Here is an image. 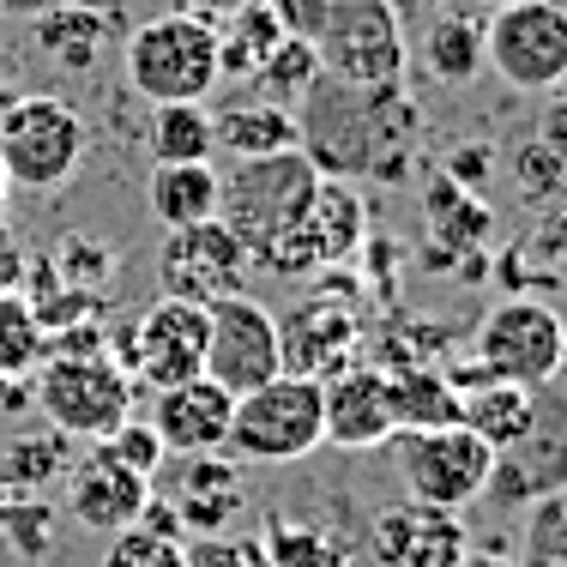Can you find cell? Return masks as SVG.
I'll list each match as a JSON object with an SVG mask.
<instances>
[{"label":"cell","mask_w":567,"mask_h":567,"mask_svg":"<svg viewBox=\"0 0 567 567\" xmlns=\"http://www.w3.org/2000/svg\"><path fill=\"white\" fill-rule=\"evenodd\" d=\"M296 152L320 175L339 182H404L423 140V115H416L404 85H344V79L320 73L296 103Z\"/></svg>","instance_id":"obj_1"},{"label":"cell","mask_w":567,"mask_h":567,"mask_svg":"<svg viewBox=\"0 0 567 567\" xmlns=\"http://www.w3.org/2000/svg\"><path fill=\"white\" fill-rule=\"evenodd\" d=\"M320 187V169L302 152L248 157L218 182V218L248 248V266L272 278H315L320 254L308 236V199Z\"/></svg>","instance_id":"obj_2"},{"label":"cell","mask_w":567,"mask_h":567,"mask_svg":"<svg viewBox=\"0 0 567 567\" xmlns=\"http://www.w3.org/2000/svg\"><path fill=\"white\" fill-rule=\"evenodd\" d=\"M121 66L127 91L140 103H206L224 85L218 73V24L206 12L169 7L157 19H140L121 37Z\"/></svg>","instance_id":"obj_3"},{"label":"cell","mask_w":567,"mask_h":567,"mask_svg":"<svg viewBox=\"0 0 567 567\" xmlns=\"http://www.w3.org/2000/svg\"><path fill=\"white\" fill-rule=\"evenodd\" d=\"M85 115L55 91H7L0 97V169L12 194H55L85 169Z\"/></svg>","instance_id":"obj_4"},{"label":"cell","mask_w":567,"mask_h":567,"mask_svg":"<svg viewBox=\"0 0 567 567\" xmlns=\"http://www.w3.org/2000/svg\"><path fill=\"white\" fill-rule=\"evenodd\" d=\"M567 369V327L544 296H502L489 315L477 320L465 344V362H453L447 381L465 386L477 374L489 381H519V386H544Z\"/></svg>","instance_id":"obj_5"},{"label":"cell","mask_w":567,"mask_h":567,"mask_svg":"<svg viewBox=\"0 0 567 567\" xmlns=\"http://www.w3.org/2000/svg\"><path fill=\"white\" fill-rule=\"evenodd\" d=\"M133 386L140 381L115 362V350L43 357L31 369V404L66 441H110L115 429L133 416Z\"/></svg>","instance_id":"obj_6"},{"label":"cell","mask_w":567,"mask_h":567,"mask_svg":"<svg viewBox=\"0 0 567 567\" xmlns=\"http://www.w3.org/2000/svg\"><path fill=\"white\" fill-rule=\"evenodd\" d=\"M327 447V404H320V381L308 374H272L266 386L236 399L229 416V458H248V465H296V458Z\"/></svg>","instance_id":"obj_7"},{"label":"cell","mask_w":567,"mask_h":567,"mask_svg":"<svg viewBox=\"0 0 567 567\" xmlns=\"http://www.w3.org/2000/svg\"><path fill=\"white\" fill-rule=\"evenodd\" d=\"M308 43L320 73L344 85H404L411 73V31L386 0H327Z\"/></svg>","instance_id":"obj_8"},{"label":"cell","mask_w":567,"mask_h":567,"mask_svg":"<svg viewBox=\"0 0 567 567\" xmlns=\"http://www.w3.org/2000/svg\"><path fill=\"white\" fill-rule=\"evenodd\" d=\"M386 453H393V471H399V483H404V495H411V502L465 513V507L483 502V489H489L495 447H483L465 423L393 429Z\"/></svg>","instance_id":"obj_9"},{"label":"cell","mask_w":567,"mask_h":567,"mask_svg":"<svg viewBox=\"0 0 567 567\" xmlns=\"http://www.w3.org/2000/svg\"><path fill=\"white\" fill-rule=\"evenodd\" d=\"M489 73L513 97H556L567 85V0H513L489 12Z\"/></svg>","instance_id":"obj_10"},{"label":"cell","mask_w":567,"mask_h":567,"mask_svg":"<svg viewBox=\"0 0 567 567\" xmlns=\"http://www.w3.org/2000/svg\"><path fill=\"white\" fill-rule=\"evenodd\" d=\"M556 489H567V369L537 386L532 423H525V435L513 447L495 453L483 502L502 513H525Z\"/></svg>","instance_id":"obj_11"},{"label":"cell","mask_w":567,"mask_h":567,"mask_svg":"<svg viewBox=\"0 0 567 567\" xmlns=\"http://www.w3.org/2000/svg\"><path fill=\"white\" fill-rule=\"evenodd\" d=\"M315 278H320L315 290H302V302L278 320V344H284V369L290 374L327 381L362 344V284L332 278V272H315Z\"/></svg>","instance_id":"obj_12"},{"label":"cell","mask_w":567,"mask_h":567,"mask_svg":"<svg viewBox=\"0 0 567 567\" xmlns=\"http://www.w3.org/2000/svg\"><path fill=\"white\" fill-rule=\"evenodd\" d=\"M206 374L236 399L284 374L278 315L254 290H229L206 308Z\"/></svg>","instance_id":"obj_13"},{"label":"cell","mask_w":567,"mask_h":567,"mask_svg":"<svg viewBox=\"0 0 567 567\" xmlns=\"http://www.w3.org/2000/svg\"><path fill=\"white\" fill-rule=\"evenodd\" d=\"M115 362L133 381L152 386V393L206 374V308L182 302V296H157L140 320L121 327V357Z\"/></svg>","instance_id":"obj_14"},{"label":"cell","mask_w":567,"mask_h":567,"mask_svg":"<svg viewBox=\"0 0 567 567\" xmlns=\"http://www.w3.org/2000/svg\"><path fill=\"white\" fill-rule=\"evenodd\" d=\"M157 290L212 308L229 290H248V248L229 236L224 218L169 229L164 248H157Z\"/></svg>","instance_id":"obj_15"},{"label":"cell","mask_w":567,"mask_h":567,"mask_svg":"<svg viewBox=\"0 0 567 567\" xmlns=\"http://www.w3.org/2000/svg\"><path fill=\"white\" fill-rule=\"evenodd\" d=\"M152 495L182 519L187 537H212L229 532L236 513L248 507V477L229 453H169L164 471L152 477Z\"/></svg>","instance_id":"obj_16"},{"label":"cell","mask_w":567,"mask_h":567,"mask_svg":"<svg viewBox=\"0 0 567 567\" xmlns=\"http://www.w3.org/2000/svg\"><path fill=\"white\" fill-rule=\"evenodd\" d=\"M471 549L465 519L447 507H429L404 495L399 507H381L369 525V556L374 567H453Z\"/></svg>","instance_id":"obj_17"},{"label":"cell","mask_w":567,"mask_h":567,"mask_svg":"<svg viewBox=\"0 0 567 567\" xmlns=\"http://www.w3.org/2000/svg\"><path fill=\"white\" fill-rule=\"evenodd\" d=\"M320 404H327V447H339V453H374L399 429L381 362H344L339 374H327L320 381Z\"/></svg>","instance_id":"obj_18"},{"label":"cell","mask_w":567,"mask_h":567,"mask_svg":"<svg viewBox=\"0 0 567 567\" xmlns=\"http://www.w3.org/2000/svg\"><path fill=\"white\" fill-rule=\"evenodd\" d=\"M145 502H152V477H140L133 465L91 441V453H79L66 465V513H73L85 532H121V525H140Z\"/></svg>","instance_id":"obj_19"},{"label":"cell","mask_w":567,"mask_h":567,"mask_svg":"<svg viewBox=\"0 0 567 567\" xmlns=\"http://www.w3.org/2000/svg\"><path fill=\"white\" fill-rule=\"evenodd\" d=\"M483 43H489V12L477 0H435L416 19V66L435 85H471L489 73Z\"/></svg>","instance_id":"obj_20"},{"label":"cell","mask_w":567,"mask_h":567,"mask_svg":"<svg viewBox=\"0 0 567 567\" xmlns=\"http://www.w3.org/2000/svg\"><path fill=\"white\" fill-rule=\"evenodd\" d=\"M229 416H236V393H224L212 374H194V381L157 386L145 423L157 429V441L169 453H224Z\"/></svg>","instance_id":"obj_21"},{"label":"cell","mask_w":567,"mask_h":567,"mask_svg":"<svg viewBox=\"0 0 567 567\" xmlns=\"http://www.w3.org/2000/svg\"><path fill=\"white\" fill-rule=\"evenodd\" d=\"M296 140H302V133H296V110H284L272 97H254V91L212 115V145H218L224 157H236V164L296 152Z\"/></svg>","instance_id":"obj_22"},{"label":"cell","mask_w":567,"mask_h":567,"mask_svg":"<svg viewBox=\"0 0 567 567\" xmlns=\"http://www.w3.org/2000/svg\"><path fill=\"white\" fill-rule=\"evenodd\" d=\"M308 236H315L320 272H339L362 254L369 241V206H362L357 182H339V175H320L315 199H308Z\"/></svg>","instance_id":"obj_23"},{"label":"cell","mask_w":567,"mask_h":567,"mask_svg":"<svg viewBox=\"0 0 567 567\" xmlns=\"http://www.w3.org/2000/svg\"><path fill=\"white\" fill-rule=\"evenodd\" d=\"M110 37H115V0H66V7L37 19V49L66 73H91Z\"/></svg>","instance_id":"obj_24"},{"label":"cell","mask_w":567,"mask_h":567,"mask_svg":"<svg viewBox=\"0 0 567 567\" xmlns=\"http://www.w3.org/2000/svg\"><path fill=\"white\" fill-rule=\"evenodd\" d=\"M537 411V386H519V381H489V374H477V381L458 386V423L471 429V435L483 441V447H513V441L525 435V423H532Z\"/></svg>","instance_id":"obj_25"},{"label":"cell","mask_w":567,"mask_h":567,"mask_svg":"<svg viewBox=\"0 0 567 567\" xmlns=\"http://www.w3.org/2000/svg\"><path fill=\"white\" fill-rule=\"evenodd\" d=\"M218 182L224 175L212 169V157H194V164H152L145 175V206L164 229L182 224H206L218 218Z\"/></svg>","instance_id":"obj_26"},{"label":"cell","mask_w":567,"mask_h":567,"mask_svg":"<svg viewBox=\"0 0 567 567\" xmlns=\"http://www.w3.org/2000/svg\"><path fill=\"white\" fill-rule=\"evenodd\" d=\"M502 284H507V296H544V302H549V290H567V206H549L544 224L519 248H507Z\"/></svg>","instance_id":"obj_27"},{"label":"cell","mask_w":567,"mask_h":567,"mask_svg":"<svg viewBox=\"0 0 567 567\" xmlns=\"http://www.w3.org/2000/svg\"><path fill=\"white\" fill-rule=\"evenodd\" d=\"M212 24H218V73L229 79V85H248V79L266 66V55L284 43V19H278L272 0L218 12Z\"/></svg>","instance_id":"obj_28"},{"label":"cell","mask_w":567,"mask_h":567,"mask_svg":"<svg viewBox=\"0 0 567 567\" xmlns=\"http://www.w3.org/2000/svg\"><path fill=\"white\" fill-rule=\"evenodd\" d=\"M386 393H393V423L399 429H441L458 423V386L435 362H411V369H386Z\"/></svg>","instance_id":"obj_29"},{"label":"cell","mask_w":567,"mask_h":567,"mask_svg":"<svg viewBox=\"0 0 567 567\" xmlns=\"http://www.w3.org/2000/svg\"><path fill=\"white\" fill-rule=\"evenodd\" d=\"M429 229L447 241V254H477L483 236L495 229V212L483 206V194H471L453 175H441V182L429 187Z\"/></svg>","instance_id":"obj_30"},{"label":"cell","mask_w":567,"mask_h":567,"mask_svg":"<svg viewBox=\"0 0 567 567\" xmlns=\"http://www.w3.org/2000/svg\"><path fill=\"white\" fill-rule=\"evenodd\" d=\"M145 145L157 164H194V157H218L212 145V110L206 103H157L145 121Z\"/></svg>","instance_id":"obj_31"},{"label":"cell","mask_w":567,"mask_h":567,"mask_svg":"<svg viewBox=\"0 0 567 567\" xmlns=\"http://www.w3.org/2000/svg\"><path fill=\"white\" fill-rule=\"evenodd\" d=\"M320 79V55H315V43L308 37H296V31H284V43L266 55V66L248 79L254 85V97H272L284 103V110H296L302 103V91Z\"/></svg>","instance_id":"obj_32"},{"label":"cell","mask_w":567,"mask_h":567,"mask_svg":"<svg viewBox=\"0 0 567 567\" xmlns=\"http://www.w3.org/2000/svg\"><path fill=\"white\" fill-rule=\"evenodd\" d=\"M37 272L66 284V290L103 296V290H110V278H115V254H110V241H97V236H61L55 248L37 260Z\"/></svg>","instance_id":"obj_33"},{"label":"cell","mask_w":567,"mask_h":567,"mask_svg":"<svg viewBox=\"0 0 567 567\" xmlns=\"http://www.w3.org/2000/svg\"><path fill=\"white\" fill-rule=\"evenodd\" d=\"M266 556L272 567H350V544L327 525H296V519H272L266 525Z\"/></svg>","instance_id":"obj_34"},{"label":"cell","mask_w":567,"mask_h":567,"mask_svg":"<svg viewBox=\"0 0 567 567\" xmlns=\"http://www.w3.org/2000/svg\"><path fill=\"white\" fill-rule=\"evenodd\" d=\"M43 362V327H37L24 290H0V374L7 381H31Z\"/></svg>","instance_id":"obj_35"},{"label":"cell","mask_w":567,"mask_h":567,"mask_svg":"<svg viewBox=\"0 0 567 567\" xmlns=\"http://www.w3.org/2000/svg\"><path fill=\"white\" fill-rule=\"evenodd\" d=\"M66 435H49V441H12L7 453H0V483H7L12 495H37L49 477H66Z\"/></svg>","instance_id":"obj_36"},{"label":"cell","mask_w":567,"mask_h":567,"mask_svg":"<svg viewBox=\"0 0 567 567\" xmlns=\"http://www.w3.org/2000/svg\"><path fill=\"white\" fill-rule=\"evenodd\" d=\"M103 567H187V537L157 532V525H121L110 532V549H103Z\"/></svg>","instance_id":"obj_37"},{"label":"cell","mask_w":567,"mask_h":567,"mask_svg":"<svg viewBox=\"0 0 567 567\" xmlns=\"http://www.w3.org/2000/svg\"><path fill=\"white\" fill-rule=\"evenodd\" d=\"M513 187H519V199L525 206H556V199L567 194V175H561V164L537 145V133H525L519 145H513Z\"/></svg>","instance_id":"obj_38"},{"label":"cell","mask_w":567,"mask_h":567,"mask_svg":"<svg viewBox=\"0 0 567 567\" xmlns=\"http://www.w3.org/2000/svg\"><path fill=\"white\" fill-rule=\"evenodd\" d=\"M103 447H110L121 465H133L140 477H157V471H164V458H169V447L157 441V429L145 423V416H127V423H121Z\"/></svg>","instance_id":"obj_39"},{"label":"cell","mask_w":567,"mask_h":567,"mask_svg":"<svg viewBox=\"0 0 567 567\" xmlns=\"http://www.w3.org/2000/svg\"><path fill=\"white\" fill-rule=\"evenodd\" d=\"M187 567H272L260 537H229V532H212V537H194L187 544Z\"/></svg>","instance_id":"obj_40"},{"label":"cell","mask_w":567,"mask_h":567,"mask_svg":"<svg viewBox=\"0 0 567 567\" xmlns=\"http://www.w3.org/2000/svg\"><path fill=\"white\" fill-rule=\"evenodd\" d=\"M537 145H544L549 157L561 164V175H567V97H556V103H544V115H537Z\"/></svg>","instance_id":"obj_41"},{"label":"cell","mask_w":567,"mask_h":567,"mask_svg":"<svg viewBox=\"0 0 567 567\" xmlns=\"http://www.w3.org/2000/svg\"><path fill=\"white\" fill-rule=\"evenodd\" d=\"M489 145H458L453 152V164H447V175L458 187H471V194H483V182H489Z\"/></svg>","instance_id":"obj_42"},{"label":"cell","mask_w":567,"mask_h":567,"mask_svg":"<svg viewBox=\"0 0 567 567\" xmlns=\"http://www.w3.org/2000/svg\"><path fill=\"white\" fill-rule=\"evenodd\" d=\"M24 248H19V236L7 229V218H0V290H24Z\"/></svg>","instance_id":"obj_43"},{"label":"cell","mask_w":567,"mask_h":567,"mask_svg":"<svg viewBox=\"0 0 567 567\" xmlns=\"http://www.w3.org/2000/svg\"><path fill=\"white\" fill-rule=\"evenodd\" d=\"M453 567H519V561L502 556V549H465V556H458Z\"/></svg>","instance_id":"obj_44"},{"label":"cell","mask_w":567,"mask_h":567,"mask_svg":"<svg viewBox=\"0 0 567 567\" xmlns=\"http://www.w3.org/2000/svg\"><path fill=\"white\" fill-rule=\"evenodd\" d=\"M55 7H66V0H0V12H19V19H43Z\"/></svg>","instance_id":"obj_45"},{"label":"cell","mask_w":567,"mask_h":567,"mask_svg":"<svg viewBox=\"0 0 567 567\" xmlns=\"http://www.w3.org/2000/svg\"><path fill=\"white\" fill-rule=\"evenodd\" d=\"M175 7H187V12H206V19H218V12H236V7H254V0H175Z\"/></svg>","instance_id":"obj_46"},{"label":"cell","mask_w":567,"mask_h":567,"mask_svg":"<svg viewBox=\"0 0 567 567\" xmlns=\"http://www.w3.org/2000/svg\"><path fill=\"white\" fill-rule=\"evenodd\" d=\"M386 7H393V12H399V19H404V31H411V24H416V19H423V12H429V7H435V0H386Z\"/></svg>","instance_id":"obj_47"},{"label":"cell","mask_w":567,"mask_h":567,"mask_svg":"<svg viewBox=\"0 0 567 567\" xmlns=\"http://www.w3.org/2000/svg\"><path fill=\"white\" fill-rule=\"evenodd\" d=\"M7 206H12V182H7V169H0V218H7Z\"/></svg>","instance_id":"obj_48"},{"label":"cell","mask_w":567,"mask_h":567,"mask_svg":"<svg viewBox=\"0 0 567 567\" xmlns=\"http://www.w3.org/2000/svg\"><path fill=\"white\" fill-rule=\"evenodd\" d=\"M477 7H483V12H495V7H513V0H477Z\"/></svg>","instance_id":"obj_49"},{"label":"cell","mask_w":567,"mask_h":567,"mask_svg":"<svg viewBox=\"0 0 567 567\" xmlns=\"http://www.w3.org/2000/svg\"><path fill=\"white\" fill-rule=\"evenodd\" d=\"M0 502H7V483H0Z\"/></svg>","instance_id":"obj_50"},{"label":"cell","mask_w":567,"mask_h":567,"mask_svg":"<svg viewBox=\"0 0 567 567\" xmlns=\"http://www.w3.org/2000/svg\"><path fill=\"white\" fill-rule=\"evenodd\" d=\"M561 327H567V315H561Z\"/></svg>","instance_id":"obj_51"},{"label":"cell","mask_w":567,"mask_h":567,"mask_svg":"<svg viewBox=\"0 0 567 567\" xmlns=\"http://www.w3.org/2000/svg\"><path fill=\"white\" fill-rule=\"evenodd\" d=\"M115 7H121V0H115Z\"/></svg>","instance_id":"obj_52"}]
</instances>
